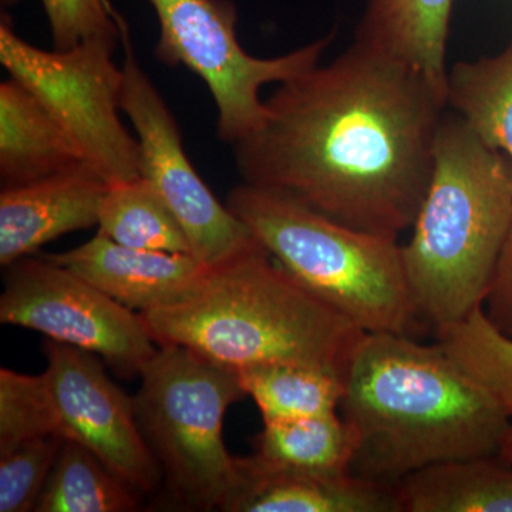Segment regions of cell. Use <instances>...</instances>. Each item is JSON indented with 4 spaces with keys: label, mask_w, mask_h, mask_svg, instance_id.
I'll list each match as a JSON object with an SVG mask.
<instances>
[{
    "label": "cell",
    "mask_w": 512,
    "mask_h": 512,
    "mask_svg": "<svg viewBox=\"0 0 512 512\" xmlns=\"http://www.w3.org/2000/svg\"><path fill=\"white\" fill-rule=\"evenodd\" d=\"M242 485L228 512H402L397 485L353 473H276L255 470L238 458Z\"/></svg>",
    "instance_id": "14"
},
{
    "label": "cell",
    "mask_w": 512,
    "mask_h": 512,
    "mask_svg": "<svg viewBox=\"0 0 512 512\" xmlns=\"http://www.w3.org/2000/svg\"><path fill=\"white\" fill-rule=\"evenodd\" d=\"M141 316L158 346H184L235 370L299 363L345 375L365 335L256 239L208 265L181 301Z\"/></svg>",
    "instance_id": "3"
},
{
    "label": "cell",
    "mask_w": 512,
    "mask_h": 512,
    "mask_svg": "<svg viewBox=\"0 0 512 512\" xmlns=\"http://www.w3.org/2000/svg\"><path fill=\"white\" fill-rule=\"evenodd\" d=\"M140 495L92 451L66 440L35 511L130 512L140 507Z\"/></svg>",
    "instance_id": "21"
},
{
    "label": "cell",
    "mask_w": 512,
    "mask_h": 512,
    "mask_svg": "<svg viewBox=\"0 0 512 512\" xmlns=\"http://www.w3.org/2000/svg\"><path fill=\"white\" fill-rule=\"evenodd\" d=\"M50 434L62 436L45 373L0 370V453Z\"/></svg>",
    "instance_id": "24"
},
{
    "label": "cell",
    "mask_w": 512,
    "mask_h": 512,
    "mask_svg": "<svg viewBox=\"0 0 512 512\" xmlns=\"http://www.w3.org/2000/svg\"><path fill=\"white\" fill-rule=\"evenodd\" d=\"M124 56L120 110L133 123L140 144V173L168 205L190 239L192 254L214 265L254 241L237 215L221 204L195 171L173 111L134 55L120 19Z\"/></svg>",
    "instance_id": "10"
},
{
    "label": "cell",
    "mask_w": 512,
    "mask_h": 512,
    "mask_svg": "<svg viewBox=\"0 0 512 512\" xmlns=\"http://www.w3.org/2000/svg\"><path fill=\"white\" fill-rule=\"evenodd\" d=\"M512 227V164L447 109L404 271L420 320L446 328L483 305Z\"/></svg>",
    "instance_id": "4"
},
{
    "label": "cell",
    "mask_w": 512,
    "mask_h": 512,
    "mask_svg": "<svg viewBox=\"0 0 512 512\" xmlns=\"http://www.w3.org/2000/svg\"><path fill=\"white\" fill-rule=\"evenodd\" d=\"M483 308L488 319L512 338V227L491 276Z\"/></svg>",
    "instance_id": "27"
},
{
    "label": "cell",
    "mask_w": 512,
    "mask_h": 512,
    "mask_svg": "<svg viewBox=\"0 0 512 512\" xmlns=\"http://www.w3.org/2000/svg\"><path fill=\"white\" fill-rule=\"evenodd\" d=\"M97 225L107 237L127 247L194 255L177 217L143 177L109 185Z\"/></svg>",
    "instance_id": "22"
},
{
    "label": "cell",
    "mask_w": 512,
    "mask_h": 512,
    "mask_svg": "<svg viewBox=\"0 0 512 512\" xmlns=\"http://www.w3.org/2000/svg\"><path fill=\"white\" fill-rule=\"evenodd\" d=\"M447 109L512 164V42L495 56L448 67Z\"/></svg>",
    "instance_id": "19"
},
{
    "label": "cell",
    "mask_w": 512,
    "mask_h": 512,
    "mask_svg": "<svg viewBox=\"0 0 512 512\" xmlns=\"http://www.w3.org/2000/svg\"><path fill=\"white\" fill-rule=\"evenodd\" d=\"M140 377L138 424L171 497L187 510L227 511L242 485L222 434L228 407L245 396L238 370L164 345Z\"/></svg>",
    "instance_id": "6"
},
{
    "label": "cell",
    "mask_w": 512,
    "mask_h": 512,
    "mask_svg": "<svg viewBox=\"0 0 512 512\" xmlns=\"http://www.w3.org/2000/svg\"><path fill=\"white\" fill-rule=\"evenodd\" d=\"M447 356L512 419V338L485 315L483 305L437 330Z\"/></svg>",
    "instance_id": "23"
},
{
    "label": "cell",
    "mask_w": 512,
    "mask_h": 512,
    "mask_svg": "<svg viewBox=\"0 0 512 512\" xmlns=\"http://www.w3.org/2000/svg\"><path fill=\"white\" fill-rule=\"evenodd\" d=\"M109 184L87 163L0 192V264L35 255L53 239L99 224Z\"/></svg>",
    "instance_id": "12"
},
{
    "label": "cell",
    "mask_w": 512,
    "mask_h": 512,
    "mask_svg": "<svg viewBox=\"0 0 512 512\" xmlns=\"http://www.w3.org/2000/svg\"><path fill=\"white\" fill-rule=\"evenodd\" d=\"M160 22L157 59L185 66L207 84L218 110V137L234 144L265 123L262 87L284 83L320 63L335 32L271 59L249 55L237 35L231 0H148Z\"/></svg>",
    "instance_id": "8"
},
{
    "label": "cell",
    "mask_w": 512,
    "mask_h": 512,
    "mask_svg": "<svg viewBox=\"0 0 512 512\" xmlns=\"http://www.w3.org/2000/svg\"><path fill=\"white\" fill-rule=\"evenodd\" d=\"M227 205L276 262L357 328L413 336L421 320L399 239L359 231L245 181L229 191Z\"/></svg>",
    "instance_id": "5"
},
{
    "label": "cell",
    "mask_w": 512,
    "mask_h": 512,
    "mask_svg": "<svg viewBox=\"0 0 512 512\" xmlns=\"http://www.w3.org/2000/svg\"><path fill=\"white\" fill-rule=\"evenodd\" d=\"M53 49L67 50L96 36H120V18L107 0H42Z\"/></svg>",
    "instance_id": "26"
},
{
    "label": "cell",
    "mask_w": 512,
    "mask_h": 512,
    "mask_svg": "<svg viewBox=\"0 0 512 512\" xmlns=\"http://www.w3.org/2000/svg\"><path fill=\"white\" fill-rule=\"evenodd\" d=\"M402 512H512V464L500 456L421 468L397 484Z\"/></svg>",
    "instance_id": "17"
},
{
    "label": "cell",
    "mask_w": 512,
    "mask_h": 512,
    "mask_svg": "<svg viewBox=\"0 0 512 512\" xmlns=\"http://www.w3.org/2000/svg\"><path fill=\"white\" fill-rule=\"evenodd\" d=\"M353 437L340 413L305 419L264 421L255 451L241 458L245 466L276 473H352Z\"/></svg>",
    "instance_id": "18"
},
{
    "label": "cell",
    "mask_w": 512,
    "mask_h": 512,
    "mask_svg": "<svg viewBox=\"0 0 512 512\" xmlns=\"http://www.w3.org/2000/svg\"><path fill=\"white\" fill-rule=\"evenodd\" d=\"M265 123L234 144L245 183L281 191L359 231L399 239L429 187L446 93L353 40L279 84Z\"/></svg>",
    "instance_id": "1"
},
{
    "label": "cell",
    "mask_w": 512,
    "mask_h": 512,
    "mask_svg": "<svg viewBox=\"0 0 512 512\" xmlns=\"http://www.w3.org/2000/svg\"><path fill=\"white\" fill-rule=\"evenodd\" d=\"M340 416L353 437L350 471L397 485L421 468L497 456L511 419L439 343L365 333L345 370Z\"/></svg>",
    "instance_id": "2"
},
{
    "label": "cell",
    "mask_w": 512,
    "mask_h": 512,
    "mask_svg": "<svg viewBox=\"0 0 512 512\" xmlns=\"http://www.w3.org/2000/svg\"><path fill=\"white\" fill-rule=\"evenodd\" d=\"M43 353L64 439L92 451L138 493H153L163 474L141 433L134 397L111 382L92 352L47 339Z\"/></svg>",
    "instance_id": "11"
},
{
    "label": "cell",
    "mask_w": 512,
    "mask_h": 512,
    "mask_svg": "<svg viewBox=\"0 0 512 512\" xmlns=\"http://www.w3.org/2000/svg\"><path fill=\"white\" fill-rule=\"evenodd\" d=\"M0 322L92 352L121 376H140L158 345L141 313L114 301L47 255L5 266Z\"/></svg>",
    "instance_id": "9"
},
{
    "label": "cell",
    "mask_w": 512,
    "mask_h": 512,
    "mask_svg": "<svg viewBox=\"0 0 512 512\" xmlns=\"http://www.w3.org/2000/svg\"><path fill=\"white\" fill-rule=\"evenodd\" d=\"M47 256L140 313L181 301L208 268L194 255L127 247L101 231L80 247Z\"/></svg>",
    "instance_id": "13"
},
{
    "label": "cell",
    "mask_w": 512,
    "mask_h": 512,
    "mask_svg": "<svg viewBox=\"0 0 512 512\" xmlns=\"http://www.w3.org/2000/svg\"><path fill=\"white\" fill-rule=\"evenodd\" d=\"M86 163L80 148L18 80L0 84V183H32Z\"/></svg>",
    "instance_id": "15"
},
{
    "label": "cell",
    "mask_w": 512,
    "mask_h": 512,
    "mask_svg": "<svg viewBox=\"0 0 512 512\" xmlns=\"http://www.w3.org/2000/svg\"><path fill=\"white\" fill-rule=\"evenodd\" d=\"M238 373L245 396L252 397L264 421L336 414L345 396V377L323 367L269 363Z\"/></svg>",
    "instance_id": "20"
},
{
    "label": "cell",
    "mask_w": 512,
    "mask_h": 512,
    "mask_svg": "<svg viewBox=\"0 0 512 512\" xmlns=\"http://www.w3.org/2000/svg\"><path fill=\"white\" fill-rule=\"evenodd\" d=\"M454 2L367 0L355 40L409 64L446 93Z\"/></svg>",
    "instance_id": "16"
},
{
    "label": "cell",
    "mask_w": 512,
    "mask_h": 512,
    "mask_svg": "<svg viewBox=\"0 0 512 512\" xmlns=\"http://www.w3.org/2000/svg\"><path fill=\"white\" fill-rule=\"evenodd\" d=\"M117 39L90 37L72 49L47 52L16 35L9 16L0 23V63L35 94L109 185L141 177L140 144L120 120Z\"/></svg>",
    "instance_id": "7"
},
{
    "label": "cell",
    "mask_w": 512,
    "mask_h": 512,
    "mask_svg": "<svg viewBox=\"0 0 512 512\" xmlns=\"http://www.w3.org/2000/svg\"><path fill=\"white\" fill-rule=\"evenodd\" d=\"M64 443L50 434L0 453V512L35 511Z\"/></svg>",
    "instance_id": "25"
},
{
    "label": "cell",
    "mask_w": 512,
    "mask_h": 512,
    "mask_svg": "<svg viewBox=\"0 0 512 512\" xmlns=\"http://www.w3.org/2000/svg\"><path fill=\"white\" fill-rule=\"evenodd\" d=\"M498 456L507 461V463L512 464V424L510 429H508L507 434H505Z\"/></svg>",
    "instance_id": "28"
}]
</instances>
